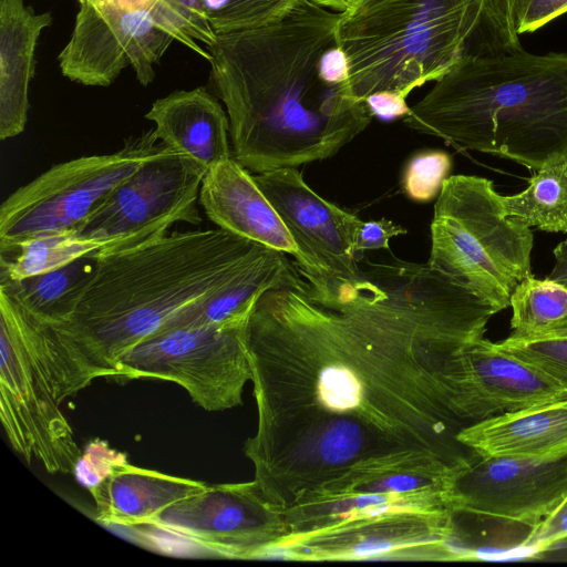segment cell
I'll return each instance as SVG.
<instances>
[{
  "label": "cell",
  "mask_w": 567,
  "mask_h": 567,
  "mask_svg": "<svg viewBox=\"0 0 567 567\" xmlns=\"http://www.w3.org/2000/svg\"><path fill=\"white\" fill-rule=\"evenodd\" d=\"M199 203L207 217L219 228L291 255L305 278L308 272L306 257L254 176L234 157L206 173Z\"/></svg>",
  "instance_id": "cell-16"
},
{
  "label": "cell",
  "mask_w": 567,
  "mask_h": 567,
  "mask_svg": "<svg viewBox=\"0 0 567 567\" xmlns=\"http://www.w3.org/2000/svg\"><path fill=\"white\" fill-rule=\"evenodd\" d=\"M145 118L155 124L163 144L208 171L233 157L227 112L204 87L175 91L156 100Z\"/></svg>",
  "instance_id": "cell-18"
},
{
  "label": "cell",
  "mask_w": 567,
  "mask_h": 567,
  "mask_svg": "<svg viewBox=\"0 0 567 567\" xmlns=\"http://www.w3.org/2000/svg\"><path fill=\"white\" fill-rule=\"evenodd\" d=\"M567 539V501L553 515L532 528L524 547H532L536 553L547 550Z\"/></svg>",
  "instance_id": "cell-33"
},
{
  "label": "cell",
  "mask_w": 567,
  "mask_h": 567,
  "mask_svg": "<svg viewBox=\"0 0 567 567\" xmlns=\"http://www.w3.org/2000/svg\"><path fill=\"white\" fill-rule=\"evenodd\" d=\"M553 255L555 262L547 278L567 286V238L554 248Z\"/></svg>",
  "instance_id": "cell-36"
},
{
  "label": "cell",
  "mask_w": 567,
  "mask_h": 567,
  "mask_svg": "<svg viewBox=\"0 0 567 567\" xmlns=\"http://www.w3.org/2000/svg\"><path fill=\"white\" fill-rule=\"evenodd\" d=\"M458 441L478 456L549 460L567 455V394L504 412L463 429Z\"/></svg>",
  "instance_id": "cell-17"
},
{
  "label": "cell",
  "mask_w": 567,
  "mask_h": 567,
  "mask_svg": "<svg viewBox=\"0 0 567 567\" xmlns=\"http://www.w3.org/2000/svg\"><path fill=\"white\" fill-rule=\"evenodd\" d=\"M250 316L225 324L164 329L121 357L117 377L177 383L210 412L241 405L245 384L251 380L245 344Z\"/></svg>",
  "instance_id": "cell-10"
},
{
  "label": "cell",
  "mask_w": 567,
  "mask_h": 567,
  "mask_svg": "<svg viewBox=\"0 0 567 567\" xmlns=\"http://www.w3.org/2000/svg\"><path fill=\"white\" fill-rule=\"evenodd\" d=\"M94 266L95 258L84 256L35 276L0 280V290L34 319L56 326L72 315Z\"/></svg>",
  "instance_id": "cell-23"
},
{
  "label": "cell",
  "mask_w": 567,
  "mask_h": 567,
  "mask_svg": "<svg viewBox=\"0 0 567 567\" xmlns=\"http://www.w3.org/2000/svg\"><path fill=\"white\" fill-rule=\"evenodd\" d=\"M370 265L338 297L308 281L269 290L248 320L257 429L244 453L280 511L378 470L458 472L478 456L457 436L493 414L465 349L497 312L427 262Z\"/></svg>",
  "instance_id": "cell-1"
},
{
  "label": "cell",
  "mask_w": 567,
  "mask_h": 567,
  "mask_svg": "<svg viewBox=\"0 0 567 567\" xmlns=\"http://www.w3.org/2000/svg\"><path fill=\"white\" fill-rule=\"evenodd\" d=\"M450 509L447 491L427 488L406 493H357L317 498L282 511L287 535L300 534L342 520L399 512Z\"/></svg>",
  "instance_id": "cell-22"
},
{
  "label": "cell",
  "mask_w": 567,
  "mask_h": 567,
  "mask_svg": "<svg viewBox=\"0 0 567 567\" xmlns=\"http://www.w3.org/2000/svg\"><path fill=\"white\" fill-rule=\"evenodd\" d=\"M373 117L393 121L404 117L410 112L406 97L395 92H378L365 99Z\"/></svg>",
  "instance_id": "cell-35"
},
{
  "label": "cell",
  "mask_w": 567,
  "mask_h": 567,
  "mask_svg": "<svg viewBox=\"0 0 567 567\" xmlns=\"http://www.w3.org/2000/svg\"><path fill=\"white\" fill-rule=\"evenodd\" d=\"M503 351L537 368L567 389V337L506 339L496 342Z\"/></svg>",
  "instance_id": "cell-29"
},
{
  "label": "cell",
  "mask_w": 567,
  "mask_h": 567,
  "mask_svg": "<svg viewBox=\"0 0 567 567\" xmlns=\"http://www.w3.org/2000/svg\"><path fill=\"white\" fill-rule=\"evenodd\" d=\"M93 255L91 246L76 238L71 230L47 234L0 249V278L20 280Z\"/></svg>",
  "instance_id": "cell-26"
},
{
  "label": "cell",
  "mask_w": 567,
  "mask_h": 567,
  "mask_svg": "<svg viewBox=\"0 0 567 567\" xmlns=\"http://www.w3.org/2000/svg\"><path fill=\"white\" fill-rule=\"evenodd\" d=\"M504 213L548 233L567 234V162L534 172L527 187L502 196Z\"/></svg>",
  "instance_id": "cell-24"
},
{
  "label": "cell",
  "mask_w": 567,
  "mask_h": 567,
  "mask_svg": "<svg viewBox=\"0 0 567 567\" xmlns=\"http://www.w3.org/2000/svg\"><path fill=\"white\" fill-rule=\"evenodd\" d=\"M173 40L146 9L80 3L70 40L58 56L59 66L65 78L87 86H107L132 66L146 86Z\"/></svg>",
  "instance_id": "cell-14"
},
{
  "label": "cell",
  "mask_w": 567,
  "mask_h": 567,
  "mask_svg": "<svg viewBox=\"0 0 567 567\" xmlns=\"http://www.w3.org/2000/svg\"><path fill=\"white\" fill-rule=\"evenodd\" d=\"M452 165L451 155L441 150L414 154L403 171V193L417 203H429L437 198L444 182L451 176Z\"/></svg>",
  "instance_id": "cell-28"
},
{
  "label": "cell",
  "mask_w": 567,
  "mask_h": 567,
  "mask_svg": "<svg viewBox=\"0 0 567 567\" xmlns=\"http://www.w3.org/2000/svg\"><path fill=\"white\" fill-rule=\"evenodd\" d=\"M50 12H35L24 0H0V138L21 134L28 121L29 86L35 74L41 32Z\"/></svg>",
  "instance_id": "cell-19"
},
{
  "label": "cell",
  "mask_w": 567,
  "mask_h": 567,
  "mask_svg": "<svg viewBox=\"0 0 567 567\" xmlns=\"http://www.w3.org/2000/svg\"><path fill=\"white\" fill-rule=\"evenodd\" d=\"M518 34L534 32L567 12V0H506Z\"/></svg>",
  "instance_id": "cell-32"
},
{
  "label": "cell",
  "mask_w": 567,
  "mask_h": 567,
  "mask_svg": "<svg viewBox=\"0 0 567 567\" xmlns=\"http://www.w3.org/2000/svg\"><path fill=\"white\" fill-rule=\"evenodd\" d=\"M453 530L451 509L389 513L286 535L264 549L257 559L454 561L449 546Z\"/></svg>",
  "instance_id": "cell-11"
},
{
  "label": "cell",
  "mask_w": 567,
  "mask_h": 567,
  "mask_svg": "<svg viewBox=\"0 0 567 567\" xmlns=\"http://www.w3.org/2000/svg\"><path fill=\"white\" fill-rule=\"evenodd\" d=\"M316 4L336 12H343L353 7L358 0H311Z\"/></svg>",
  "instance_id": "cell-37"
},
{
  "label": "cell",
  "mask_w": 567,
  "mask_h": 567,
  "mask_svg": "<svg viewBox=\"0 0 567 567\" xmlns=\"http://www.w3.org/2000/svg\"><path fill=\"white\" fill-rule=\"evenodd\" d=\"M163 143L154 130L131 136L112 154L56 164L13 192L0 206V249L75 228Z\"/></svg>",
  "instance_id": "cell-9"
},
{
  "label": "cell",
  "mask_w": 567,
  "mask_h": 567,
  "mask_svg": "<svg viewBox=\"0 0 567 567\" xmlns=\"http://www.w3.org/2000/svg\"><path fill=\"white\" fill-rule=\"evenodd\" d=\"M127 463L126 456L112 450L106 442H90L74 468L78 481L89 491L100 485L116 466Z\"/></svg>",
  "instance_id": "cell-31"
},
{
  "label": "cell",
  "mask_w": 567,
  "mask_h": 567,
  "mask_svg": "<svg viewBox=\"0 0 567 567\" xmlns=\"http://www.w3.org/2000/svg\"><path fill=\"white\" fill-rule=\"evenodd\" d=\"M299 0H230L227 8L208 14L217 34L257 28L286 14Z\"/></svg>",
  "instance_id": "cell-30"
},
{
  "label": "cell",
  "mask_w": 567,
  "mask_h": 567,
  "mask_svg": "<svg viewBox=\"0 0 567 567\" xmlns=\"http://www.w3.org/2000/svg\"><path fill=\"white\" fill-rule=\"evenodd\" d=\"M475 389L493 415L561 398L567 389L484 337L466 346Z\"/></svg>",
  "instance_id": "cell-21"
},
{
  "label": "cell",
  "mask_w": 567,
  "mask_h": 567,
  "mask_svg": "<svg viewBox=\"0 0 567 567\" xmlns=\"http://www.w3.org/2000/svg\"><path fill=\"white\" fill-rule=\"evenodd\" d=\"M256 184L277 210L308 261L305 279L319 298L338 297L360 282L355 245L363 220L326 200L297 167L257 174Z\"/></svg>",
  "instance_id": "cell-13"
},
{
  "label": "cell",
  "mask_w": 567,
  "mask_h": 567,
  "mask_svg": "<svg viewBox=\"0 0 567 567\" xmlns=\"http://www.w3.org/2000/svg\"><path fill=\"white\" fill-rule=\"evenodd\" d=\"M353 95L408 99L465 54L520 50L506 0H358L336 28Z\"/></svg>",
  "instance_id": "cell-5"
},
{
  "label": "cell",
  "mask_w": 567,
  "mask_h": 567,
  "mask_svg": "<svg viewBox=\"0 0 567 567\" xmlns=\"http://www.w3.org/2000/svg\"><path fill=\"white\" fill-rule=\"evenodd\" d=\"M406 231L401 225L385 218L363 221L355 245L357 254L380 248L388 249L392 237L404 235Z\"/></svg>",
  "instance_id": "cell-34"
},
{
  "label": "cell",
  "mask_w": 567,
  "mask_h": 567,
  "mask_svg": "<svg viewBox=\"0 0 567 567\" xmlns=\"http://www.w3.org/2000/svg\"><path fill=\"white\" fill-rule=\"evenodd\" d=\"M285 257L219 227L167 233L95 256L72 315L53 327L97 377H117L118 360L131 348Z\"/></svg>",
  "instance_id": "cell-3"
},
{
  "label": "cell",
  "mask_w": 567,
  "mask_h": 567,
  "mask_svg": "<svg viewBox=\"0 0 567 567\" xmlns=\"http://www.w3.org/2000/svg\"><path fill=\"white\" fill-rule=\"evenodd\" d=\"M567 501V455L549 460L477 456L451 480L452 512L530 529Z\"/></svg>",
  "instance_id": "cell-15"
},
{
  "label": "cell",
  "mask_w": 567,
  "mask_h": 567,
  "mask_svg": "<svg viewBox=\"0 0 567 567\" xmlns=\"http://www.w3.org/2000/svg\"><path fill=\"white\" fill-rule=\"evenodd\" d=\"M80 3H97L101 2V0H78Z\"/></svg>",
  "instance_id": "cell-39"
},
{
  "label": "cell",
  "mask_w": 567,
  "mask_h": 567,
  "mask_svg": "<svg viewBox=\"0 0 567 567\" xmlns=\"http://www.w3.org/2000/svg\"><path fill=\"white\" fill-rule=\"evenodd\" d=\"M145 9L162 31L210 61L209 52L197 44L199 41L208 48L217 41L203 0H151Z\"/></svg>",
  "instance_id": "cell-27"
},
{
  "label": "cell",
  "mask_w": 567,
  "mask_h": 567,
  "mask_svg": "<svg viewBox=\"0 0 567 567\" xmlns=\"http://www.w3.org/2000/svg\"><path fill=\"white\" fill-rule=\"evenodd\" d=\"M206 486L199 481L124 463L90 492L99 522L135 528L150 524L165 508Z\"/></svg>",
  "instance_id": "cell-20"
},
{
  "label": "cell",
  "mask_w": 567,
  "mask_h": 567,
  "mask_svg": "<svg viewBox=\"0 0 567 567\" xmlns=\"http://www.w3.org/2000/svg\"><path fill=\"white\" fill-rule=\"evenodd\" d=\"M534 235L504 213L493 181L451 175L434 205L427 264L499 312L532 275Z\"/></svg>",
  "instance_id": "cell-7"
},
{
  "label": "cell",
  "mask_w": 567,
  "mask_h": 567,
  "mask_svg": "<svg viewBox=\"0 0 567 567\" xmlns=\"http://www.w3.org/2000/svg\"><path fill=\"white\" fill-rule=\"evenodd\" d=\"M508 336L513 339L544 337L567 329V286L533 274L514 289Z\"/></svg>",
  "instance_id": "cell-25"
},
{
  "label": "cell",
  "mask_w": 567,
  "mask_h": 567,
  "mask_svg": "<svg viewBox=\"0 0 567 567\" xmlns=\"http://www.w3.org/2000/svg\"><path fill=\"white\" fill-rule=\"evenodd\" d=\"M340 14L299 0L277 20L217 34L207 48L234 158L248 171L334 156L371 123L337 40Z\"/></svg>",
  "instance_id": "cell-2"
},
{
  "label": "cell",
  "mask_w": 567,
  "mask_h": 567,
  "mask_svg": "<svg viewBox=\"0 0 567 567\" xmlns=\"http://www.w3.org/2000/svg\"><path fill=\"white\" fill-rule=\"evenodd\" d=\"M140 527L188 543L204 556L228 559H257L287 535L282 511L255 481L207 485Z\"/></svg>",
  "instance_id": "cell-12"
},
{
  "label": "cell",
  "mask_w": 567,
  "mask_h": 567,
  "mask_svg": "<svg viewBox=\"0 0 567 567\" xmlns=\"http://www.w3.org/2000/svg\"><path fill=\"white\" fill-rule=\"evenodd\" d=\"M460 151L533 173L567 162V53L465 54L403 117Z\"/></svg>",
  "instance_id": "cell-4"
},
{
  "label": "cell",
  "mask_w": 567,
  "mask_h": 567,
  "mask_svg": "<svg viewBox=\"0 0 567 567\" xmlns=\"http://www.w3.org/2000/svg\"><path fill=\"white\" fill-rule=\"evenodd\" d=\"M207 172L163 144L71 231L95 257L157 239L176 223L199 225L196 202Z\"/></svg>",
  "instance_id": "cell-8"
},
{
  "label": "cell",
  "mask_w": 567,
  "mask_h": 567,
  "mask_svg": "<svg viewBox=\"0 0 567 567\" xmlns=\"http://www.w3.org/2000/svg\"><path fill=\"white\" fill-rule=\"evenodd\" d=\"M0 417L11 446L49 473H73L82 452L62 402L96 373L53 326L0 290Z\"/></svg>",
  "instance_id": "cell-6"
},
{
  "label": "cell",
  "mask_w": 567,
  "mask_h": 567,
  "mask_svg": "<svg viewBox=\"0 0 567 567\" xmlns=\"http://www.w3.org/2000/svg\"><path fill=\"white\" fill-rule=\"evenodd\" d=\"M548 336H553V337H567V329H564V330L557 331V332L551 333V334H548ZM544 337H547V336H544ZM536 338H537V337H536Z\"/></svg>",
  "instance_id": "cell-38"
}]
</instances>
